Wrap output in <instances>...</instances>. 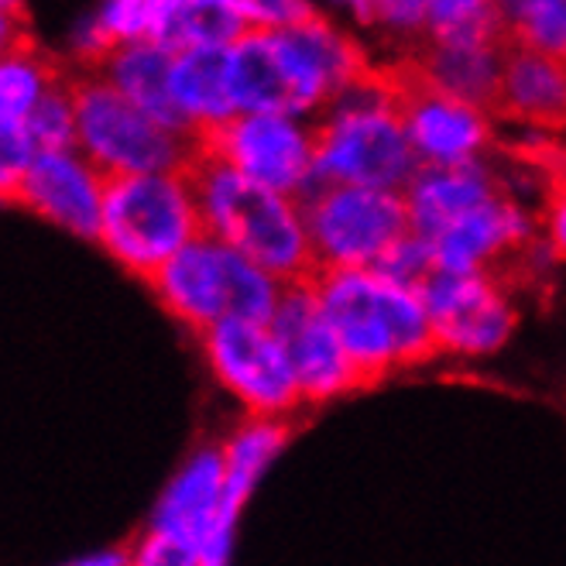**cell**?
<instances>
[{
    "label": "cell",
    "mask_w": 566,
    "mask_h": 566,
    "mask_svg": "<svg viewBox=\"0 0 566 566\" xmlns=\"http://www.w3.org/2000/svg\"><path fill=\"white\" fill-rule=\"evenodd\" d=\"M509 45V42H505ZM505 45H437L422 42L412 55L419 73L463 104L481 107L494 117L497 86H502V59Z\"/></svg>",
    "instance_id": "20"
},
{
    "label": "cell",
    "mask_w": 566,
    "mask_h": 566,
    "mask_svg": "<svg viewBox=\"0 0 566 566\" xmlns=\"http://www.w3.org/2000/svg\"><path fill=\"white\" fill-rule=\"evenodd\" d=\"M203 566H210V563H203Z\"/></svg>",
    "instance_id": "36"
},
{
    "label": "cell",
    "mask_w": 566,
    "mask_h": 566,
    "mask_svg": "<svg viewBox=\"0 0 566 566\" xmlns=\"http://www.w3.org/2000/svg\"><path fill=\"white\" fill-rule=\"evenodd\" d=\"M127 566H203V556L192 546H186L182 539H172V536H165V532L148 528L145 536L127 549Z\"/></svg>",
    "instance_id": "30"
},
{
    "label": "cell",
    "mask_w": 566,
    "mask_h": 566,
    "mask_svg": "<svg viewBox=\"0 0 566 566\" xmlns=\"http://www.w3.org/2000/svg\"><path fill=\"white\" fill-rule=\"evenodd\" d=\"M172 96L189 138L203 145L213 130L238 117L234 83H230V49L176 52Z\"/></svg>",
    "instance_id": "18"
},
{
    "label": "cell",
    "mask_w": 566,
    "mask_h": 566,
    "mask_svg": "<svg viewBox=\"0 0 566 566\" xmlns=\"http://www.w3.org/2000/svg\"><path fill=\"white\" fill-rule=\"evenodd\" d=\"M223 491H227L223 450L220 447L196 450L176 471V478L165 484L148 528L182 539L210 566H227L234 522H227Z\"/></svg>",
    "instance_id": "13"
},
{
    "label": "cell",
    "mask_w": 566,
    "mask_h": 566,
    "mask_svg": "<svg viewBox=\"0 0 566 566\" xmlns=\"http://www.w3.org/2000/svg\"><path fill=\"white\" fill-rule=\"evenodd\" d=\"M539 210V234L556 261L566 258V176H553L543 192Z\"/></svg>",
    "instance_id": "32"
},
{
    "label": "cell",
    "mask_w": 566,
    "mask_h": 566,
    "mask_svg": "<svg viewBox=\"0 0 566 566\" xmlns=\"http://www.w3.org/2000/svg\"><path fill=\"white\" fill-rule=\"evenodd\" d=\"M378 76L391 96V107L406 127V138L429 169H453V165L488 161L497 148V120L463 104V99L432 86L412 59H395L378 65Z\"/></svg>",
    "instance_id": "8"
},
{
    "label": "cell",
    "mask_w": 566,
    "mask_h": 566,
    "mask_svg": "<svg viewBox=\"0 0 566 566\" xmlns=\"http://www.w3.org/2000/svg\"><path fill=\"white\" fill-rule=\"evenodd\" d=\"M234 4L248 31H285L313 14V8L295 4V0H234Z\"/></svg>",
    "instance_id": "31"
},
{
    "label": "cell",
    "mask_w": 566,
    "mask_h": 566,
    "mask_svg": "<svg viewBox=\"0 0 566 566\" xmlns=\"http://www.w3.org/2000/svg\"><path fill=\"white\" fill-rule=\"evenodd\" d=\"M28 138L35 151H70L76 148V104H73V76L52 90L24 120Z\"/></svg>",
    "instance_id": "27"
},
{
    "label": "cell",
    "mask_w": 566,
    "mask_h": 566,
    "mask_svg": "<svg viewBox=\"0 0 566 566\" xmlns=\"http://www.w3.org/2000/svg\"><path fill=\"white\" fill-rule=\"evenodd\" d=\"M509 42L566 59V0H525V4H502Z\"/></svg>",
    "instance_id": "25"
},
{
    "label": "cell",
    "mask_w": 566,
    "mask_h": 566,
    "mask_svg": "<svg viewBox=\"0 0 566 566\" xmlns=\"http://www.w3.org/2000/svg\"><path fill=\"white\" fill-rule=\"evenodd\" d=\"M172 65H176V52H169L158 42H135V45L114 49L96 73L124 99H130L138 111H145L158 124L172 127L189 138L182 114L176 107V96H172Z\"/></svg>",
    "instance_id": "19"
},
{
    "label": "cell",
    "mask_w": 566,
    "mask_h": 566,
    "mask_svg": "<svg viewBox=\"0 0 566 566\" xmlns=\"http://www.w3.org/2000/svg\"><path fill=\"white\" fill-rule=\"evenodd\" d=\"M494 120L522 127L525 135H566V59L509 42L502 59Z\"/></svg>",
    "instance_id": "16"
},
{
    "label": "cell",
    "mask_w": 566,
    "mask_h": 566,
    "mask_svg": "<svg viewBox=\"0 0 566 566\" xmlns=\"http://www.w3.org/2000/svg\"><path fill=\"white\" fill-rule=\"evenodd\" d=\"M35 145L28 138L24 120L0 117V203L18 196L31 161H35Z\"/></svg>",
    "instance_id": "29"
},
{
    "label": "cell",
    "mask_w": 566,
    "mask_h": 566,
    "mask_svg": "<svg viewBox=\"0 0 566 566\" xmlns=\"http://www.w3.org/2000/svg\"><path fill=\"white\" fill-rule=\"evenodd\" d=\"M426 42L437 45H505L509 24L502 4L481 0H432L426 18Z\"/></svg>",
    "instance_id": "24"
},
{
    "label": "cell",
    "mask_w": 566,
    "mask_h": 566,
    "mask_svg": "<svg viewBox=\"0 0 566 566\" xmlns=\"http://www.w3.org/2000/svg\"><path fill=\"white\" fill-rule=\"evenodd\" d=\"M422 169L391 96L371 76L337 96L313 124V186H368L406 192Z\"/></svg>",
    "instance_id": "3"
},
{
    "label": "cell",
    "mask_w": 566,
    "mask_h": 566,
    "mask_svg": "<svg viewBox=\"0 0 566 566\" xmlns=\"http://www.w3.org/2000/svg\"><path fill=\"white\" fill-rule=\"evenodd\" d=\"M512 186L505 182L502 169L491 158L453 165V169H429V165H422L406 189L412 230L429 241L460 217H468L471 210L491 203L494 196H502Z\"/></svg>",
    "instance_id": "17"
},
{
    "label": "cell",
    "mask_w": 566,
    "mask_h": 566,
    "mask_svg": "<svg viewBox=\"0 0 566 566\" xmlns=\"http://www.w3.org/2000/svg\"><path fill=\"white\" fill-rule=\"evenodd\" d=\"M99 24H104L114 49L135 45V42H155L165 0H107V4L93 8Z\"/></svg>",
    "instance_id": "28"
},
{
    "label": "cell",
    "mask_w": 566,
    "mask_h": 566,
    "mask_svg": "<svg viewBox=\"0 0 566 566\" xmlns=\"http://www.w3.org/2000/svg\"><path fill=\"white\" fill-rule=\"evenodd\" d=\"M230 83L238 114H323L333 96L306 52L285 31H244L230 45Z\"/></svg>",
    "instance_id": "10"
},
{
    "label": "cell",
    "mask_w": 566,
    "mask_h": 566,
    "mask_svg": "<svg viewBox=\"0 0 566 566\" xmlns=\"http://www.w3.org/2000/svg\"><path fill=\"white\" fill-rule=\"evenodd\" d=\"M313 292L364 388L440 354L419 289L378 272H316Z\"/></svg>",
    "instance_id": "2"
},
{
    "label": "cell",
    "mask_w": 566,
    "mask_h": 566,
    "mask_svg": "<svg viewBox=\"0 0 566 566\" xmlns=\"http://www.w3.org/2000/svg\"><path fill=\"white\" fill-rule=\"evenodd\" d=\"M28 39V11L11 0H0V52Z\"/></svg>",
    "instance_id": "33"
},
{
    "label": "cell",
    "mask_w": 566,
    "mask_h": 566,
    "mask_svg": "<svg viewBox=\"0 0 566 566\" xmlns=\"http://www.w3.org/2000/svg\"><path fill=\"white\" fill-rule=\"evenodd\" d=\"M275 329L279 344L285 347V357L303 388V398L313 406L329 402V398L364 388L360 375L350 364L337 329L329 326L319 298L313 292V282L285 285L279 310L269 323Z\"/></svg>",
    "instance_id": "14"
},
{
    "label": "cell",
    "mask_w": 566,
    "mask_h": 566,
    "mask_svg": "<svg viewBox=\"0 0 566 566\" xmlns=\"http://www.w3.org/2000/svg\"><path fill=\"white\" fill-rule=\"evenodd\" d=\"M316 272H375L412 234L406 192L368 186H310L298 196Z\"/></svg>",
    "instance_id": "7"
},
{
    "label": "cell",
    "mask_w": 566,
    "mask_h": 566,
    "mask_svg": "<svg viewBox=\"0 0 566 566\" xmlns=\"http://www.w3.org/2000/svg\"><path fill=\"white\" fill-rule=\"evenodd\" d=\"M65 80L62 62L49 55L39 42H18L0 52V117L28 120L42 99L59 90Z\"/></svg>",
    "instance_id": "23"
},
{
    "label": "cell",
    "mask_w": 566,
    "mask_h": 566,
    "mask_svg": "<svg viewBox=\"0 0 566 566\" xmlns=\"http://www.w3.org/2000/svg\"><path fill=\"white\" fill-rule=\"evenodd\" d=\"M76 151L107 179L189 172L199 142L158 124L124 99L99 73L73 76Z\"/></svg>",
    "instance_id": "6"
},
{
    "label": "cell",
    "mask_w": 566,
    "mask_h": 566,
    "mask_svg": "<svg viewBox=\"0 0 566 566\" xmlns=\"http://www.w3.org/2000/svg\"><path fill=\"white\" fill-rule=\"evenodd\" d=\"M292 426L285 419H248L223 450V471H227V491H223V512L227 522L238 525V515L254 491L258 478L269 471V463L279 457V450L289 443Z\"/></svg>",
    "instance_id": "21"
},
{
    "label": "cell",
    "mask_w": 566,
    "mask_h": 566,
    "mask_svg": "<svg viewBox=\"0 0 566 566\" xmlns=\"http://www.w3.org/2000/svg\"><path fill=\"white\" fill-rule=\"evenodd\" d=\"M199 238H203V217L189 172L107 179L96 244L124 272L151 282Z\"/></svg>",
    "instance_id": "4"
},
{
    "label": "cell",
    "mask_w": 566,
    "mask_h": 566,
    "mask_svg": "<svg viewBox=\"0 0 566 566\" xmlns=\"http://www.w3.org/2000/svg\"><path fill=\"white\" fill-rule=\"evenodd\" d=\"M559 176H566V135L559 138Z\"/></svg>",
    "instance_id": "35"
},
{
    "label": "cell",
    "mask_w": 566,
    "mask_h": 566,
    "mask_svg": "<svg viewBox=\"0 0 566 566\" xmlns=\"http://www.w3.org/2000/svg\"><path fill=\"white\" fill-rule=\"evenodd\" d=\"M55 566H127V549H93V553L62 559Z\"/></svg>",
    "instance_id": "34"
},
{
    "label": "cell",
    "mask_w": 566,
    "mask_h": 566,
    "mask_svg": "<svg viewBox=\"0 0 566 566\" xmlns=\"http://www.w3.org/2000/svg\"><path fill=\"white\" fill-rule=\"evenodd\" d=\"M189 179L207 238L238 251L279 285H303L316 279L298 199L251 182L207 148H199L189 165Z\"/></svg>",
    "instance_id": "1"
},
{
    "label": "cell",
    "mask_w": 566,
    "mask_h": 566,
    "mask_svg": "<svg viewBox=\"0 0 566 566\" xmlns=\"http://www.w3.org/2000/svg\"><path fill=\"white\" fill-rule=\"evenodd\" d=\"M107 176L76 151H42L14 196L28 213L65 230V234L96 241L99 213H104Z\"/></svg>",
    "instance_id": "15"
},
{
    "label": "cell",
    "mask_w": 566,
    "mask_h": 566,
    "mask_svg": "<svg viewBox=\"0 0 566 566\" xmlns=\"http://www.w3.org/2000/svg\"><path fill=\"white\" fill-rule=\"evenodd\" d=\"M199 344L213 378L238 398L251 419H285L306 402L285 347L269 323L227 319L207 329Z\"/></svg>",
    "instance_id": "9"
},
{
    "label": "cell",
    "mask_w": 566,
    "mask_h": 566,
    "mask_svg": "<svg viewBox=\"0 0 566 566\" xmlns=\"http://www.w3.org/2000/svg\"><path fill=\"white\" fill-rule=\"evenodd\" d=\"M248 31L234 0H165L158 45L169 52L230 49Z\"/></svg>",
    "instance_id": "22"
},
{
    "label": "cell",
    "mask_w": 566,
    "mask_h": 566,
    "mask_svg": "<svg viewBox=\"0 0 566 566\" xmlns=\"http://www.w3.org/2000/svg\"><path fill=\"white\" fill-rule=\"evenodd\" d=\"M251 182L298 199L313 186V124L279 114H238L199 145Z\"/></svg>",
    "instance_id": "11"
},
{
    "label": "cell",
    "mask_w": 566,
    "mask_h": 566,
    "mask_svg": "<svg viewBox=\"0 0 566 566\" xmlns=\"http://www.w3.org/2000/svg\"><path fill=\"white\" fill-rule=\"evenodd\" d=\"M350 11L364 28H371V35L398 49V59L412 55L426 42L429 4L419 0H378V4H354Z\"/></svg>",
    "instance_id": "26"
},
{
    "label": "cell",
    "mask_w": 566,
    "mask_h": 566,
    "mask_svg": "<svg viewBox=\"0 0 566 566\" xmlns=\"http://www.w3.org/2000/svg\"><path fill=\"white\" fill-rule=\"evenodd\" d=\"M419 295L429 310L440 354L484 357L515 333L518 313L512 292L488 275H453L437 269L419 285Z\"/></svg>",
    "instance_id": "12"
},
{
    "label": "cell",
    "mask_w": 566,
    "mask_h": 566,
    "mask_svg": "<svg viewBox=\"0 0 566 566\" xmlns=\"http://www.w3.org/2000/svg\"><path fill=\"white\" fill-rule=\"evenodd\" d=\"M148 285L169 316L189 326L196 337L227 319L272 323L285 289L207 234L179 251Z\"/></svg>",
    "instance_id": "5"
}]
</instances>
